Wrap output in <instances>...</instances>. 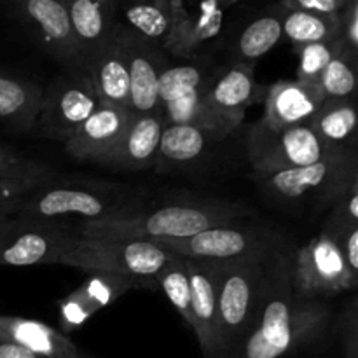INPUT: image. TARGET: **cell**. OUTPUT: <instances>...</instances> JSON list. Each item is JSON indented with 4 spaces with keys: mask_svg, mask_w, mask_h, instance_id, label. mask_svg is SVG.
<instances>
[{
    "mask_svg": "<svg viewBox=\"0 0 358 358\" xmlns=\"http://www.w3.org/2000/svg\"><path fill=\"white\" fill-rule=\"evenodd\" d=\"M282 38V7L276 6L243 27L234 42L233 62L255 65V62L268 55Z\"/></svg>",
    "mask_w": 358,
    "mask_h": 358,
    "instance_id": "29",
    "label": "cell"
},
{
    "mask_svg": "<svg viewBox=\"0 0 358 358\" xmlns=\"http://www.w3.org/2000/svg\"><path fill=\"white\" fill-rule=\"evenodd\" d=\"M355 100H325L308 128L329 150H357Z\"/></svg>",
    "mask_w": 358,
    "mask_h": 358,
    "instance_id": "28",
    "label": "cell"
},
{
    "mask_svg": "<svg viewBox=\"0 0 358 358\" xmlns=\"http://www.w3.org/2000/svg\"><path fill=\"white\" fill-rule=\"evenodd\" d=\"M69 13L70 27L84 59L93 58L108 42L115 27V6L101 0H63Z\"/></svg>",
    "mask_w": 358,
    "mask_h": 358,
    "instance_id": "24",
    "label": "cell"
},
{
    "mask_svg": "<svg viewBox=\"0 0 358 358\" xmlns=\"http://www.w3.org/2000/svg\"><path fill=\"white\" fill-rule=\"evenodd\" d=\"M129 108L100 103L65 142V152L84 163L100 164L124 135L133 119Z\"/></svg>",
    "mask_w": 358,
    "mask_h": 358,
    "instance_id": "16",
    "label": "cell"
},
{
    "mask_svg": "<svg viewBox=\"0 0 358 358\" xmlns=\"http://www.w3.org/2000/svg\"><path fill=\"white\" fill-rule=\"evenodd\" d=\"M224 13L222 7L212 6L203 10L201 16L192 17L182 3L175 20L173 31L164 44L166 55L178 56V58L199 59V51L205 48L212 38L219 37L222 31Z\"/></svg>",
    "mask_w": 358,
    "mask_h": 358,
    "instance_id": "26",
    "label": "cell"
},
{
    "mask_svg": "<svg viewBox=\"0 0 358 358\" xmlns=\"http://www.w3.org/2000/svg\"><path fill=\"white\" fill-rule=\"evenodd\" d=\"M184 264L191 285V329L198 338L203 355L206 358H224L212 262L184 257Z\"/></svg>",
    "mask_w": 358,
    "mask_h": 358,
    "instance_id": "18",
    "label": "cell"
},
{
    "mask_svg": "<svg viewBox=\"0 0 358 358\" xmlns=\"http://www.w3.org/2000/svg\"><path fill=\"white\" fill-rule=\"evenodd\" d=\"M275 201H313L318 208L332 206L358 182L357 150H338L308 166L257 178Z\"/></svg>",
    "mask_w": 358,
    "mask_h": 358,
    "instance_id": "5",
    "label": "cell"
},
{
    "mask_svg": "<svg viewBox=\"0 0 358 358\" xmlns=\"http://www.w3.org/2000/svg\"><path fill=\"white\" fill-rule=\"evenodd\" d=\"M115 35L126 55L129 72V110L135 115L161 114L159 79L166 69V51L147 42L115 21Z\"/></svg>",
    "mask_w": 358,
    "mask_h": 358,
    "instance_id": "14",
    "label": "cell"
},
{
    "mask_svg": "<svg viewBox=\"0 0 358 358\" xmlns=\"http://www.w3.org/2000/svg\"><path fill=\"white\" fill-rule=\"evenodd\" d=\"M84 358H91V357H87V355H86V357H84Z\"/></svg>",
    "mask_w": 358,
    "mask_h": 358,
    "instance_id": "43",
    "label": "cell"
},
{
    "mask_svg": "<svg viewBox=\"0 0 358 358\" xmlns=\"http://www.w3.org/2000/svg\"><path fill=\"white\" fill-rule=\"evenodd\" d=\"M250 215L241 205L224 201H191L164 205L152 212L131 210L121 215L98 220H80L76 234L79 238L108 240H184L210 227L229 226L234 220Z\"/></svg>",
    "mask_w": 358,
    "mask_h": 358,
    "instance_id": "2",
    "label": "cell"
},
{
    "mask_svg": "<svg viewBox=\"0 0 358 358\" xmlns=\"http://www.w3.org/2000/svg\"><path fill=\"white\" fill-rule=\"evenodd\" d=\"M0 177L2 178H38L56 180V170L41 161L17 156L13 150L0 147Z\"/></svg>",
    "mask_w": 358,
    "mask_h": 358,
    "instance_id": "34",
    "label": "cell"
},
{
    "mask_svg": "<svg viewBox=\"0 0 358 358\" xmlns=\"http://www.w3.org/2000/svg\"><path fill=\"white\" fill-rule=\"evenodd\" d=\"M358 52L345 48L327 66L320 77L325 100H355Z\"/></svg>",
    "mask_w": 358,
    "mask_h": 358,
    "instance_id": "31",
    "label": "cell"
},
{
    "mask_svg": "<svg viewBox=\"0 0 358 358\" xmlns=\"http://www.w3.org/2000/svg\"><path fill=\"white\" fill-rule=\"evenodd\" d=\"M264 271L261 310L236 358H280L322 338L331 310L318 299H299L292 289V262L280 254Z\"/></svg>",
    "mask_w": 358,
    "mask_h": 358,
    "instance_id": "1",
    "label": "cell"
},
{
    "mask_svg": "<svg viewBox=\"0 0 358 358\" xmlns=\"http://www.w3.org/2000/svg\"><path fill=\"white\" fill-rule=\"evenodd\" d=\"M154 280L161 287V290L166 294V297L173 304L175 310L184 318L185 324L191 327V285H189V276L184 264V257L173 254V257L154 276Z\"/></svg>",
    "mask_w": 358,
    "mask_h": 358,
    "instance_id": "32",
    "label": "cell"
},
{
    "mask_svg": "<svg viewBox=\"0 0 358 358\" xmlns=\"http://www.w3.org/2000/svg\"><path fill=\"white\" fill-rule=\"evenodd\" d=\"M164 121L161 114L133 115L114 149L105 156L100 166L119 171H143L156 164Z\"/></svg>",
    "mask_w": 358,
    "mask_h": 358,
    "instance_id": "20",
    "label": "cell"
},
{
    "mask_svg": "<svg viewBox=\"0 0 358 358\" xmlns=\"http://www.w3.org/2000/svg\"><path fill=\"white\" fill-rule=\"evenodd\" d=\"M331 208V219L324 226L325 231H331L336 236H345L358 227V182H355L350 191L343 198H339Z\"/></svg>",
    "mask_w": 358,
    "mask_h": 358,
    "instance_id": "35",
    "label": "cell"
},
{
    "mask_svg": "<svg viewBox=\"0 0 358 358\" xmlns=\"http://www.w3.org/2000/svg\"><path fill=\"white\" fill-rule=\"evenodd\" d=\"M184 0H117L115 21L140 38L164 48Z\"/></svg>",
    "mask_w": 358,
    "mask_h": 358,
    "instance_id": "22",
    "label": "cell"
},
{
    "mask_svg": "<svg viewBox=\"0 0 358 358\" xmlns=\"http://www.w3.org/2000/svg\"><path fill=\"white\" fill-rule=\"evenodd\" d=\"M100 105L86 73L63 72L42 94L34 129L41 136L66 142Z\"/></svg>",
    "mask_w": 358,
    "mask_h": 358,
    "instance_id": "11",
    "label": "cell"
},
{
    "mask_svg": "<svg viewBox=\"0 0 358 358\" xmlns=\"http://www.w3.org/2000/svg\"><path fill=\"white\" fill-rule=\"evenodd\" d=\"M345 48V41H343L339 35L324 42H313V44L294 48L297 52V58H299V65H297V80L318 86L325 66H327Z\"/></svg>",
    "mask_w": 358,
    "mask_h": 358,
    "instance_id": "33",
    "label": "cell"
},
{
    "mask_svg": "<svg viewBox=\"0 0 358 358\" xmlns=\"http://www.w3.org/2000/svg\"><path fill=\"white\" fill-rule=\"evenodd\" d=\"M0 358H42L16 343L0 341Z\"/></svg>",
    "mask_w": 358,
    "mask_h": 358,
    "instance_id": "40",
    "label": "cell"
},
{
    "mask_svg": "<svg viewBox=\"0 0 358 358\" xmlns=\"http://www.w3.org/2000/svg\"><path fill=\"white\" fill-rule=\"evenodd\" d=\"M52 180H38V178H2L0 177V212L14 215L17 205L24 196L34 189L49 184Z\"/></svg>",
    "mask_w": 358,
    "mask_h": 358,
    "instance_id": "36",
    "label": "cell"
},
{
    "mask_svg": "<svg viewBox=\"0 0 358 358\" xmlns=\"http://www.w3.org/2000/svg\"><path fill=\"white\" fill-rule=\"evenodd\" d=\"M126 212H131V208H128L126 194L119 187L56 178L24 196L14 217L59 222L62 217L69 215H79L83 220H98Z\"/></svg>",
    "mask_w": 358,
    "mask_h": 358,
    "instance_id": "4",
    "label": "cell"
},
{
    "mask_svg": "<svg viewBox=\"0 0 358 358\" xmlns=\"http://www.w3.org/2000/svg\"><path fill=\"white\" fill-rule=\"evenodd\" d=\"M86 76L93 83L100 103L129 108V72L124 49L115 35L86 63Z\"/></svg>",
    "mask_w": 358,
    "mask_h": 358,
    "instance_id": "23",
    "label": "cell"
},
{
    "mask_svg": "<svg viewBox=\"0 0 358 358\" xmlns=\"http://www.w3.org/2000/svg\"><path fill=\"white\" fill-rule=\"evenodd\" d=\"M105 3H110V6H117V0H101Z\"/></svg>",
    "mask_w": 358,
    "mask_h": 358,
    "instance_id": "42",
    "label": "cell"
},
{
    "mask_svg": "<svg viewBox=\"0 0 358 358\" xmlns=\"http://www.w3.org/2000/svg\"><path fill=\"white\" fill-rule=\"evenodd\" d=\"M0 341L16 343L42 358H84L63 332L38 320L0 315Z\"/></svg>",
    "mask_w": 358,
    "mask_h": 358,
    "instance_id": "25",
    "label": "cell"
},
{
    "mask_svg": "<svg viewBox=\"0 0 358 358\" xmlns=\"http://www.w3.org/2000/svg\"><path fill=\"white\" fill-rule=\"evenodd\" d=\"M282 35L294 48L329 41L339 35V16L282 9Z\"/></svg>",
    "mask_w": 358,
    "mask_h": 358,
    "instance_id": "30",
    "label": "cell"
},
{
    "mask_svg": "<svg viewBox=\"0 0 358 358\" xmlns=\"http://www.w3.org/2000/svg\"><path fill=\"white\" fill-rule=\"evenodd\" d=\"M358 285L343 257L339 240L322 229L306 247L301 248L292 264V289L299 299L338 296Z\"/></svg>",
    "mask_w": 358,
    "mask_h": 358,
    "instance_id": "9",
    "label": "cell"
},
{
    "mask_svg": "<svg viewBox=\"0 0 358 358\" xmlns=\"http://www.w3.org/2000/svg\"><path fill=\"white\" fill-rule=\"evenodd\" d=\"M247 152L255 175L262 178L308 166L338 150H329L308 126L275 129L261 119L248 131Z\"/></svg>",
    "mask_w": 358,
    "mask_h": 358,
    "instance_id": "8",
    "label": "cell"
},
{
    "mask_svg": "<svg viewBox=\"0 0 358 358\" xmlns=\"http://www.w3.org/2000/svg\"><path fill=\"white\" fill-rule=\"evenodd\" d=\"M44 87L0 70V122L20 133L34 129Z\"/></svg>",
    "mask_w": 358,
    "mask_h": 358,
    "instance_id": "27",
    "label": "cell"
},
{
    "mask_svg": "<svg viewBox=\"0 0 358 358\" xmlns=\"http://www.w3.org/2000/svg\"><path fill=\"white\" fill-rule=\"evenodd\" d=\"M154 243L180 257L208 262H229L269 254L266 236L233 224L210 227L184 240H159Z\"/></svg>",
    "mask_w": 358,
    "mask_h": 358,
    "instance_id": "13",
    "label": "cell"
},
{
    "mask_svg": "<svg viewBox=\"0 0 358 358\" xmlns=\"http://www.w3.org/2000/svg\"><path fill=\"white\" fill-rule=\"evenodd\" d=\"M325 101L320 86L301 80H278L264 93L262 121L275 129L308 126Z\"/></svg>",
    "mask_w": 358,
    "mask_h": 358,
    "instance_id": "19",
    "label": "cell"
},
{
    "mask_svg": "<svg viewBox=\"0 0 358 358\" xmlns=\"http://www.w3.org/2000/svg\"><path fill=\"white\" fill-rule=\"evenodd\" d=\"M348 0H280L278 6L289 10H310V13L339 16Z\"/></svg>",
    "mask_w": 358,
    "mask_h": 358,
    "instance_id": "37",
    "label": "cell"
},
{
    "mask_svg": "<svg viewBox=\"0 0 358 358\" xmlns=\"http://www.w3.org/2000/svg\"><path fill=\"white\" fill-rule=\"evenodd\" d=\"M266 255L212 262L224 357L240 350L254 331L264 290Z\"/></svg>",
    "mask_w": 358,
    "mask_h": 358,
    "instance_id": "3",
    "label": "cell"
},
{
    "mask_svg": "<svg viewBox=\"0 0 358 358\" xmlns=\"http://www.w3.org/2000/svg\"><path fill=\"white\" fill-rule=\"evenodd\" d=\"M14 10L35 42L65 66V72L86 73L63 0H14Z\"/></svg>",
    "mask_w": 358,
    "mask_h": 358,
    "instance_id": "12",
    "label": "cell"
},
{
    "mask_svg": "<svg viewBox=\"0 0 358 358\" xmlns=\"http://www.w3.org/2000/svg\"><path fill=\"white\" fill-rule=\"evenodd\" d=\"M173 254L152 241L108 240V238H79L59 264L87 273L154 278Z\"/></svg>",
    "mask_w": 358,
    "mask_h": 358,
    "instance_id": "7",
    "label": "cell"
},
{
    "mask_svg": "<svg viewBox=\"0 0 358 358\" xmlns=\"http://www.w3.org/2000/svg\"><path fill=\"white\" fill-rule=\"evenodd\" d=\"M215 70L205 59L168 63L159 79V112L164 124H189L229 136L238 128L206 103V87Z\"/></svg>",
    "mask_w": 358,
    "mask_h": 358,
    "instance_id": "6",
    "label": "cell"
},
{
    "mask_svg": "<svg viewBox=\"0 0 358 358\" xmlns=\"http://www.w3.org/2000/svg\"><path fill=\"white\" fill-rule=\"evenodd\" d=\"M226 135L189 124H164L154 170L159 173L189 170L205 161Z\"/></svg>",
    "mask_w": 358,
    "mask_h": 358,
    "instance_id": "21",
    "label": "cell"
},
{
    "mask_svg": "<svg viewBox=\"0 0 358 358\" xmlns=\"http://www.w3.org/2000/svg\"><path fill=\"white\" fill-rule=\"evenodd\" d=\"M77 234L58 222H41L10 215L0 222V266L27 268L59 264Z\"/></svg>",
    "mask_w": 358,
    "mask_h": 358,
    "instance_id": "10",
    "label": "cell"
},
{
    "mask_svg": "<svg viewBox=\"0 0 358 358\" xmlns=\"http://www.w3.org/2000/svg\"><path fill=\"white\" fill-rule=\"evenodd\" d=\"M10 213H6V212H0V222H3L6 219H9Z\"/></svg>",
    "mask_w": 358,
    "mask_h": 358,
    "instance_id": "41",
    "label": "cell"
},
{
    "mask_svg": "<svg viewBox=\"0 0 358 358\" xmlns=\"http://www.w3.org/2000/svg\"><path fill=\"white\" fill-rule=\"evenodd\" d=\"M262 91V86L255 80L254 63L231 62L213 72L206 87V103L217 114L240 126L247 107L264 100Z\"/></svg>",
    "mask_w": 358,
    "mask_h": 358,
    "instance_id": "17",
    "label": "cell"
},
{
    "mask_svg": "<svg viewBox=\"0 0 358 358\" xmlns=\"http://www.w3.org/2000/svg\"><path fill=\"white\" fill-rule=\"evenodd\" d=\"M339 37L346 48L358 52V0H348L339 14Z\"/></svg>",
    "mask_w": 358,
    "mask_h": 358,
    "instance_id": "38",
    "label": "cell"
},
{
    "mask_svg": "<svg viewBox=\"0 0 358 358\" xmlns=\"http://www.w3.org/2000/svg\"><path fill=\"white\" fill-rule=\"evenodd\" d=\"M149 280L108 273H90L83 285L59 301V332L65 336L70 334L84 322L90 320L96 311L110 306L115 299L128 294L129 290L145 287Z\"/></svg>",
    "mask_w": 358,
    "mask_h": 358,
    "instance_id": "15",
    "label": "cell"
},
{
    "mask_svg": "<svg viewBox=\"0 0 358 358\" xmlns=\"http://www.w3.org/2000/svg\"><path fill=\"white\" fill-rule=\"evenodd\" d=\"M329 233H331V231H329ZM336 238L339 240V247H341L343 257H345V262L346 266H348L350 273H352L355 278H358V227L350 231L345 236Z\"/></svg>",
    "mask_w": 358,
    "mask_h": 358,
    "instance_id": "39",
    "label": "cell"
}]
</instances>
